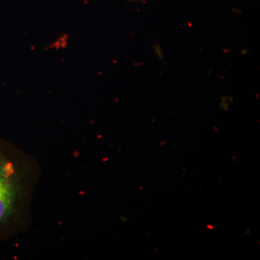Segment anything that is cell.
Masks as SVG:
<instances>
[{"instance_id":"6da1fadb","label":"cell","mask_w":260,"mask_h":260,"mask_svg":"<svg viewBox=\"0 0 260 260\" xmlns=\"http://www.w3.org/2000/svg\"><path fill=\"white\" fill-rule=\"evenodd\" d=\"M42 169L39 160L0 138V242L26 232Z\"/></svg>"},{"instance_id":"7a4b0ae2","label":"cell","mask_w":260,"mask_h":260,"mask_svg":"<svg viewBox=\"0 0 260 260\" xmlns=\"http://www.w3.org/2000/svg\"><path fill=\"white\" fill-rule=\"evenodd\" d=\"M154 50H155V53L156 54V55L158 56L159 58H160V59H162V57H164V53H162L161 48L160 47V46H154Z\"/></svg>"}]
</instances>
